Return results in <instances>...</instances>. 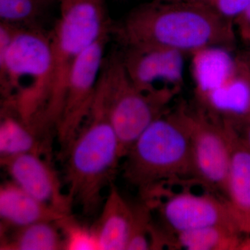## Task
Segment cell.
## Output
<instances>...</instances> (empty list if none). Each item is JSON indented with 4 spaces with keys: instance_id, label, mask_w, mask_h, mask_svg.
<instances>
[{
    "instance_id": "obj_11",
    "label": "cell",
    "mask_w": 250,
    "mask_h": 250,
    "mask_svg": "<svg viewBox=\"0 0 250 250\" xmlns=\"http://www.w3.org/2000/svg\"><path fill=\"white\" fill-rule=\"evenodd\" d=\"M160 195L166 199L158 207L172 234L210 226L228 227L238 231L224 198L210 192L197 195L188 191L160 192L155 197Z\"/></svg>"
},
{
    "instance_id": "obj_19",
    "label": "cell",
    "mask_w": 250,
    "mask_h": 250,
    "mask_svg": "<svg viewBox=\"0 0 250 250\" xmlns=\"http://www.w3.org/2000/svg\"><path fill=\"white\" fill-rule=\"evenodd\" d=\"M58 0H0V21L20 28L45 29L46 18Z\"/></svg>"
},
{
    "instance_id": "obj_6",
    "label": "cell",
    "mask_w": 250,
    "mask_h": 250,
    "mask_svg": "<svg viewBox=\"0 0 250 250\" xmlns=\"http://www.w3.org/2000/svg\"><path fill=\"white\" fill-rule=\"evenodd\" d=\"M192 56V74L203 111L233 126L250 122V65L231 48L211 47Z\"/></svg>"
},
{
    "instance_id": "obj_1",
    "label": "cell",
    "mask_w": 250,
    "mask_h": 250,
    "mask_svg": "<svg viewBox=\"0 0 250 250\" xmlns=\"http://www.w3.org/2000/svg\"><path fill=\"white\" fill-rule=\"evenodd\" d=\"M233 22L200 2L153 0L112 22L111 36L125 47H161L192 54L211 47L231 48Z\"/></svg>"
},
{
    "instance_id": "obj_4",
    "label": "cell",
    "mask_w": 250,
    "mask_h": 250,
    "mask_svg": "<svg viewBox=\"0 0 250 250\" xmlns=\"http://www.w3.org/2000/svg\"><path fill=\"white\" fill-rule=\"evenodd\" d=\"M124 177L146 200L166 183L191 181L187 107L167 110L145 130L125 156Z\"/></svg>"
},
{
    "instance_id": "obj_17",
    "label": "cell",
    "mask_w": 250,
    "mask_h": 250,
    "mask_svg": "<svg viewBox=\"0 0 250 250\" xmlns=\"http://www.w3.org/2000/svg\"><path fill=\"white\" fill-rule=\"evenodd\" d=\"M1 232V250H65L57 222H40Z\"/></svg>"
},
{
    "instance_id": "obj_14",
    "label": "cell",
    "mask_w": 250,
    "mask_h": 250,
    "mask_svg": "<svg viewBox=\"0 0 250 250\" xmlns=\"http://www.w3.org/2000/svg\"><path fill=\"white\" fill-rule=\"evenodd\" d=\"M69 215L37 200L14 182L0 187L1 231L40 222H58Z\"/></svg>"
},
{
    "instance_id": "obj_10",
    "label": "cell",
    "mask_w": 250,
    "mask_h": 250,
    "mask_svg": "<svg viewBox=\"0 0 250 250\" xmlns=\"http://www.w3.org/2000/svg\"><path fill=\"white\" fill-rule=\"evenodd\" d=\"M119 52L131 80L141 89L176 93L182 90L185 54L161 47H125Z\"/></svg>"
},
{
    "instance_id": "obj_23",
    "label": "cell",
    "mask_w": 250,
    "mask_h": 250,
    "mask_svg": "<svg viewBox=\"0 0 250 250\" xmlns=\"http://www.w3.org/2000/svg\"><path fill=\"white\" fill-rule=\"evenodd\" d=\"M245 125H246V129H245L244 135L242 136V137L244 139L245 142L250 151V122Z\"/></svg>"
},
{
    "instance_id": "obj_12",
    "label": "cell",
    "mask_w": 250,
    "mask_h": 250,
    "mask_svg": "<svg viewBox=\"0 0 250 250\" xmlns=\"http://www.w3.org/2000/svg\"><path fill=\"white\" fill-rule=\"evenodd\" d=\"M1 164L12 182L23 190L59 211L70 214L71 201L62 192L57 172L40 154L28 152L1 158Z\"/></svg>"
},
{
    "instance_id": "obj_26",
    "label": "cell",
    "mask_w": 250,
    "mask_h": 250,
    "mask_svg": "<svg viewBox=\"0 0 250 250\" xmlns=\"http://www.w3.org/2000/svg\"><path fill=\"white\" fill-rule=\"evenodd\" d=\"M242 36L245 41H246L250 45V31H246V32L241 33Z\"/></svg>"
},
{
    "instance_id": "obj_2",
    "label": "cell",
    "mask_w": 250,
    "mask_h": 250,
    "mask_svg": "<svg viewBox=\"0 0 250 250\" xmlns=\"http://www.w3.org/2000/svg\"><path fill=\"white\" fill-rule=\"evenodd\" d=\"M54 58L50 30L0 23V87L3 104L38 124L52 88Z\"/></svg>"
},
{
    "instance_id": "obj_25",
    "label": "cell",
    "mask_w": 250,
    "mask_h": 250,
    "mask_svg": "<svg viewBox=\"0 0 250 250\" xmlns=\"http://www.w3.org/2000/svg\"><path fill=\"white\" fill-rule=\"evenodd\" d=\"M162 1H188V2H200L205 4L208 0H162Z\"/></svg>"
},
{
    "instance_id": "obj_15",
    "label": "cell",
    "mask_w": 250,
    "mask_h": 250,
    "mask_svg": "<svg viewBox=\"0 0 250 250\" xmlns=\"http://www.w3.org/2000/svg\"><path fill=\"white\" fill-rule=\"evenodd\" d=\"M134 220V206L113 184L93 229L99 250H126Z\"/></svg>"
},
{
    "instance_id": "obj_16",
    "label": "cell",
    "mask_w": 250,
    "mask_h": 250,
    "mask_svg": "<svg viewBox=\"0 0 250 250\" xmlns=\"http://www.w3.org/2000/svg\"><path fill=\"white\" fill-rule=\"evenodd\" d=\"M40 135L37 128L24 121L14 108L3 104L0 123L1 158L28 152L39 154Z\"/></svg>"
},
{
    "instance_id": "obj_18",
    "label": "cell",
    "mask_w": 250,
    "mask_h": 250,
    "mask_svg": "<svg viewBox=\"0 0 250 250\" xmlns=\"http://www.w3.org/2000/svg\"><path fill=\"white\" fill-rule=\"evenodd\" d=\"M173 235L174 249L239 250L244 237L235 229L210 226Z\"/></svg>"
},
{
    "instance_id": "obj_22",
    "label": "cell",
    "mask_w": 250,
    "mask_h": 250,
    "mask_svg": "<svg viewBox=\"0 0 250 250\" xmlns=\"http://www.w3.org/2000/svg\"><path fill=\"white\" fill-rule=\"evenodd\" d=\"M234 22L238 25L241 33L250 31V4L243 14L237 18Z\"/></svg>"
},
{
    "instance_id": "obj_7",
    "label": "cell",
    "mask_w": 250,
    "mask_h": 250,
    "mask_svg": "<svg viewBox=\"0 0 250 250\" xmlns=\"http://www.w3.org/2000/svg\"><path fill=\"white\" fill-rule=\"evenodd\" d=\"M96 95L116 131L124 158L143 131L167 111L177 93L139 88L126 71L119 51L116 50L105 57Z\"/></svg>"
},
{
    "instance_id": "obj_8",
    "label": "cell",
    "mask_w": 250,
    "mask_h": 250,
    "mask_svg": "<svg viewBox=\"0 0 250 250\" xmlns=\"http://www.w3.org/2000/svg\"><path fill=\"white\" fill-rule=\"evenodd\" d=\"M111 30L85 49L69 72L56 136L62 152L68 147L89 114L96 94Z\"/></svg>"
},
{
    "instance_id": "obj_3",
    "label": "cell",
    "mask_w": 250,
    "mask_h": 250,
    "mask_svg": "<svg viewBox=\"0 0 250 250\" xmlns=\"http://www.w3.org/2000/svg\"><path fill=\"white\" fill-rule=\"evenodd\" d=\"M63 153L67 194L72 205L80 207L85 215H93L123 159L116 131L96 94L89 114Z\"/></svg>"
},
{
    "instance_id": "obj_9",
    "label": "cell",
    "mask_w": 250,
    "mask_h": 250,
    "mask_svg": "<svg viewBox=\"0 0 250 250\" xmlns=\"http://www.w3.org/2000/svg\"><path fill=\"white\" fill-rule=\"evenodd\" d=\"M191 142L192 182L225 194L231 160V125L187 108Z\"/></svg>"
},
{
    "instance_id": "obj_21",
    "label": "cell",
    "mask_w": 250,
    "mask_h": 250,
    "mask_svg": "<svg viewBox=\"0 0 250 250\" xmlns=\"http://www.w3.org/2000/svg\"><path fill=\"white\" fill-rule=\"evenodd\" d=\"M205 4L220 17L234 23L250 6V0H208Z\"/></svg>"
},
{
    "instance_id": "obj_5",
    "label": "cell",
    "mask_w": 250,
    "mask_h": 250,
    "mask_svg": "<svg viewBox=\"0 0 250 250\" xmlns=\"http://www.w3.org/2000/svg\"><path fill=\"white\" fill-rule=\"evenodd\" d=\"M59 16L50 29L53 80L41 126L56 132L62 113L69 72L77 58L104 33L111 30L104 0H58Z\"/></svg>"
},
{
    "instance_id": "obj_20",
    "label": "cell",
    "mask_w": 250,
    "mask_h": 250,
    "mask_svg": "<svg viewBox=\"0 0 250 250\" xmlns=\"http://www.w3.org/2000/svg\"><path fill=\"white\" fill-rule=\"evenodd\" d=\"M65 243V250H99L93 228L88 229L77 223L69 215L57 222Z\"/></svg>"
},
{
    "instance_id": "obj_24",
    "label": "cell",
    "mask_w": 250,
    "mask_h": 250,
    "mask_svg": "<svg viewBox=\"0 0 250 250\" xmlns=\"http://www.w3.org/2000/svg\"><path fill=\"white\" fill-rule=\"evenodd\" d=\"M239 250H250V236L243 238Z\"/></svg>"
},
{
    "instance_id": "obj_13",
    "label": "cell",
    "mask_w": 250,
    "mask_h": 250,
    "mask_svg": "<svg viewBox=\"0 0 250 250\" xmlns=\"http://www.w3.org/2000/svg\"><path fill=\"white\" fill-rule=\"evenodd\" d=\"M231 160L225 200L240 233L250 236V151L244 139L231 126Z\"/></svg>"
}]
</instances>
